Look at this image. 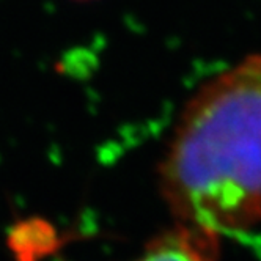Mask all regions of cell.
<instances>
[{
  "label": "cell",
  "instance_id": "cell-1",
  "mask_svg": "<svg viewBox=\"0 0 261 261\" xmlns=\"http://www.w3.org/2000/svg\"><path fill=\"white\" fill-rule=\"evenodd\" d=\"M159 176L178 223L217 236L261 225V54L198 88Z\"/></svg>",
  "mask_w": 261,
  "mask_h": 261
},
{
  "label": "cell",
  "instance_id": "cell-2",
  "mask_svg": "<svg viewBox=\"0 0 261 261\" xmlns=\"http://www.w3.org/2000/svg\"><path fill=\"white\" fill-rule=\"evenodd\" d=\"M133 261H219V236L178 223L151 239Z\"/></svg>",
  "mask_w": 261,
  "mask_h": 261
}]
</instances>
